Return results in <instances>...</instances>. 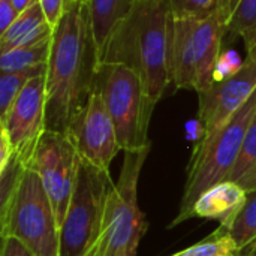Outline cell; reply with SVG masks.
<instances>
[{"label": "cell", "mask_w": 256, "mask_h": 256, "mask_svg": "<svg viewBox=\"0 0 256 256\" xmlns=\"http://www.w3.org/2000/svg\"><path fill=\"white\" fill-rule=\"evenodd\" d=\"M96 86L104 98L123 152L152 147L148 124L154 110L141 76L126 64L102 63Z\"/></svg>", "instance_id": "7"}, {"label": "cell", "mask_w": 256, "mask_h": 256, "mask_svg": "<svg viewBox=\"0 0 256 256\" xmlns=\"http://www.w3.org/2000/svg\"><path fill=\"white\" fill-rule=\"evenodd\" d=\"M68 2H76V3H88L90 0H68Z\"/></svg>", "instance_id": "28"}, {"label": "cell", "mask_w": 256, "mask_h": 256, "mask_svg": "<svg viewBox=\"0 0 256 256\" xmlns=\"http://www.w3.org/2000/svg\"><path fill=\"white\" fill-rule=\"evenodd\" d=\"M10 2H12L14 8L18 10V14H21L26 9H28L30 6H33L34 3H38L39 0H10Z\"/></svg>", "instance_id": "26"}, {"label": "cell", "mask_w": 256, "mask_h": 256, "mask_svg": "<svg viewBox=\"0 0 256 256\" xmlns=\"http://www.w3.org/2000/svg\"><path fill=\"white\" fill-rule=\"evenodd\" d=\"M150 148L124 152L123 165L114 182L99 236L86 256H136L147 220L138 206V182Z\"/></svg>", "instance_id": "5"}, {"label": "cell", "mask_w": 256, "mask_h": 256, "mask_svg": "<svg viewBox=\"0 0 256 256\" xmlns=\"http://www.w3.org/2000/svg\"><path fill=\"white\" fill-rule=\"evenodd\" d=\"M252 246H256V242H255V243H254V244H252ZM252 246H250V248H252Z\"/></svg>", "instance_id": "29"}, {"label": "cell", "mask_w": 256, "mask_h": 256, "mask_svg": "<svg viewBox=\"0 0 256 256\" xmlns=\"http://www.w3.org/2000/svg\"><path fill=\"white\" fill-rule=\"evenodd\" d=\"M80 160L81 156L69 134L46 129L27 165L39 176L60 228L76 184Z\"/></svg>", "instance_id": "9"}, {"label": "cell", "mask_w": 256, "mask_h": 256, "mask_svg": "<svg viewBox=\"0 0 256 256\" xmlns=\"http://www.w3.org/2000/svg\"><path fill=\"white\" fill-rule=\"evenodd\" d=\"M69 135L72 136L81 159L96 168L110 171L111 162L122 148L98 86L87 105L74 122Z\"/></svg>", "instance_id": "12"}, {"label": "cell", "mask_w": 256, "mask_h": 256, "mask_svg": "<svg viewBox=\"0 0 256 256\" xmlns=\"http://www.w3.org/2000/svg\"><path fill=\"white\" fill-rule=\"evenodd\" d=\"M39 4L44 10L48 24L56 28L64 14L66 0H39Z\"/></svg>", "instance_id": "23"}, {"label": "cell", "mask_w": 256, "mask_h": 256, "mask_svg": "<svg viewBox=\"0 0 256 256\" xmlns=\"http://www.w3.org/2000/svg\"><path fill=\"white\" fill-rule=\"evenodd\" d=\"M248 190L234 182H220L204 190L192 207V218L208 220H219L222 226L230 222L240 212L246 202Z\"/></svg>", "instance_id": "13"}, {"label": "cell", "mask_w": 256, "mask_h": 256, "mask_svg": "<svg viewBox=\"0 0 256 256\" xmlns=\"http://www.w3.org/2000/svg\"><path fill=\"white\" fill-rule=\"evenodd\" d=\"M174 20L202 18L213 14L224 0H168Z\"/></svg>", "instance_id": "22"}, {"label": "cell", "mask_w": 256, "mask_h": 256, "mask_svg": "<svg viewBox=\"0 0 256 256\" xmlns=\"http://www.w3.org/2000/svg\"><path fill=\"white\" fill-rule=\"evenodd\" d=\"M240 256H256V246L249 248L248 250H244V252H243Z\"/></svg>", "instance_id": "27"}, {"label": "cell", "mask_w": 256, "mask_h": 256, "mask_svg": "<svg viewBox=\"0 0 256 256\" xmlns=\"http://www.w3.org/2000/svg\"><path fill=\"white\" fill-rule=\"evenodd\" d=\"M46 75L30 80L12 104L9 112L0 120L3 132L16 158L27 166L36 144L46 130Z\"/></svg>", "instance_id": "11"}, {"label": "cell", "mask_w": 256, "mask_h": 256, "mask_svg": "<svg viewBox=\"0 0 256 256\" xmlns=\"http://www.w3.org/2000/svg\"><path fill=\"white\" fill-rule=\"evenodd\" d=\"M234 4L236 0H224L207 16L174 20L171 70L176 88L201 93L219 78L218 66Z\"/></svg>", "instance_id": "3"}, {"label": "cell", "mask_w": 256, "mask_h": 256, "mask_svg": "<svg viewBox=\"0 0 256 256\" xmlns=\"http://www.w3.org/2000/svg\"><path fill=\"white\" fill-rule=\"evenodd\" d=\"M255 116L256 90L249 100L213 136L195 144L188 166V177L178 214L174 218L170 228H174L192 218V207L204 190L228 180Z\"/></svg>", "instance_id": "4"}, {"label": "cell", "mask_w": 256, "mask_h": 256, "mask_svg": "<svg viewBox=\"0 0 256 256\" xmlns=\"http://www.w3.org/2000/svg\"><path fill=\"white\" fill-rule=\"evenodd\" d=\"M171 256H240V250L228 230L219 225L207 238Z\"/></svg>", "instance_id": "21"}, {"label": "cell", "mask_w": 256, "mask_h": 256, "mask_svg": "<svg viewBox=\"0 0 256 256\" xmlns=\"http://www.w3.org/2000/svg\"><path fill=\"white\" fill-rule=\"evenodd\" d=\"M54 28L48 24L44 10L38 3L18 15L12 26L0 34V54L16 48L30 46L51 38Z\"/></svg>", "instance_id": "14"}, {"label": "cell", "mask_w": 256, "mask_h": 256, "mask_svg": "<svg viewBox=\"0 0 256 256\" xmlns=\"http://www.w3.org/2000/svg\"><path fill=\"white\" fill-rule=\"evenodd\" d=\"M2 256H36L15 237H2Z\"/></svg>", "instance_id": "24"}, {"label": "cell", "mask_w": 256, "mask_h": 256, "mask_svg": "<svg viewBox=\"0 0 256 256\" xmlns=\"http://www.w3.org/2000/svg\"><path fill=\"white\" fill-rule=\"evenodd\" d=\"M256 90V56L248 58L228 75L218 78L198 93V141L213 136L254 94Z\"/></svg>", "instance_id": "10"}, {"label": "cell", "mask_w": 256, "mask_h": 256, "mask_svg": "<svg viewBox=\"0 0 256 256\" xmlns=\"http://www.w3.org/2000/svg\"><path fill=\"white\" fill-rule=\"evenodd\" d=\"M236 38L244 40L248 56H256V0H236L225 40Z\"/></svg>", "instance_id": "16"}, {"label": "cell", "mask_w": 256, "mask_h": 256, "mask_svg": "<svg viewBox=\"0 0 256 256\" xmlns=\"http://www.w3.org/2000/svg\"><path fill=\"white\" fill-rule=\"evenodd\" d=\"M172 14L168 0H136L114 30L102 63H122L142 80L154 105L172 84Z\"/></svg>", "instance_id": "2"}, {"label": "cell", "mask_w": 256, "mask_h": 256, "mask_svg": "<svg viewBox=\"0 0 256 256\" xmlns=\"http://www.w3.org/2000/svg\"><path fill=\"white\" fill-rule=\"evenodd\" d=\"M18 10L14 8L10 0H0V34L4 33L12 22L18 18Z\"/></svg>", "instance_id": "25"}, {"label": "cell", "mask_w": 256, "mask_h": 256, "mask_svg": "<svg viewBox=\"0 0 256 256\" xmlns=\"http://www.w3.org/2000/svg\"><path fill=\"white\" fill-rule=\"evenodd\" d=\"M51 44H52V36L39 44L16 48L9 52L0 54V70L20 72V70H27V69L48 64L50 54H51Z\"/></svg>", "instance_id": "17"}, {"label": "cell", "mask_w": 256, "mask_h": 256, "mask_svg": "<svg viewBox=\"0 0 256 256\" xmlns=\"http://www.w3.org/2000/svg\"><path fill=\"white\" fill-rule=\"evenodd\" d=\"M228 182L240 184L248 192L256 189V116L248 129L240 154L228 177Z\"/></svg>", "instance_id": "18"}, {"label": "cell", "mask_w": 256, "mask_h": 256, "mask_svg": "<svg viewBox=\"0 0 256 256\" xmlns=\"http://www.w3.org/2000/svg\"><path fill=\"white\" fill-rule=\"evenodd\" d=\"M236 242L240 255L256 242V189L248 192L246 202L236 218L225 226Z\"/></svg>", "instance_id": "19"}, {"label": "cell", "mask_w": 256, "mask_h": 256, "mask_svg": "<svg viewBox=\"0 0 256 256\" xmlns=\"http://www.w3.org/2000/svg\"><path fill=\"white\" fill-rule=\"evenodd\" d=\"M100 58L87 3L68 2L46 69V129L69 134L96 88Z\"/></svg>", "instance_id": "1"}, {"label": "cell", "mask_w": 256, "mask_h": 256, "mask_svg": "<svg viewBox=\"0 0 256 256\" xmlns=\"http://www.w3.org/2000/svg\"><path fill=\"white\" fill-rule=\"evenodd\" d=\"M136 0H90L87 3L100 64L114 30L130 12Z\"/></svg>", "instance_id": "15"}, {"label": "cell", "mask_w": 256, "mask_h": 256, "mask_svg": "<svg viewBox=\"0 0 256 256\" xmlns=\"http://www.w3.org/2000/svg\"><path fill=\"white\" fill-rule=\"evenodd\" d=\"M48 64L20 70V72H2L0 74V120L6 117L12 104L20 96L26 84L40 75H46Z\"/></svg>", "instance_id": "20"}, {"label": "cell", "mask_w": 256, "mask_h": 256, "mask_svg": "<svg viewBox=\"0 0 256 256\" xmlns=\"http://www.w3.org/2000/svg\"><path fill=\"white\" fill-rule=\"evenodd\" d=\"M114 182L104 171L80 160L76 184L60 228V256H86L96 242Z\"/></svg>", "instance_id": "8"}, {"label": "cell", "mask_w": 256, "mask_h": 256, "mask_svg": "<svg viewBox=\"0 0 256 256\" xmlns=\"http://www.w3.org/2000/svg\"><path fill=\"white\" fill-rule=\"evenodd\" d=\"M2 237H15L36 256H60V224L39 176L24 168L6 202L0 204Z\"/></svg>", "instance_id": "6"}]
</instances>
